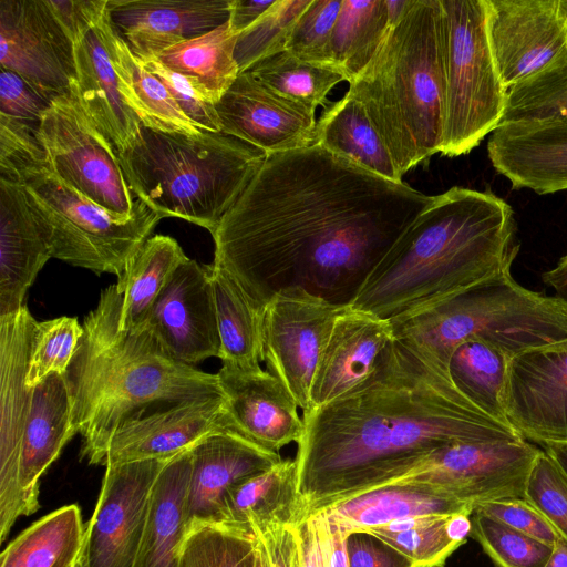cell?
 I'll list each match as a JSON object with an SVG mask.
<instances>
[{"label": "cell", "instance_id": "cell-1", "mask_svg": "<svg viewBox=\"0 0 567 567\" xmlns=\"http://www.w3.org/2000/svg\"><path fill=\"white\" fill-rule=\"evenodd\" d=\"M433 199L318 144L267 155L210 233L213 262L265 308L349 247L404 230Z\"/></svg>", "mask_w": 567, "mask_h": 567}, {"label": "cell", "instance_id": "cell-2", "mask_svg": "<svg viewBox=\"0 0 567 567\" xmlns=\"http://www.w3.org/2000/svg\"><path fill=\"white\" fill-rule=\"evenodd\" d=\"M302 420L295 461L303 517L442 446L524 440L475 406L446 367L398 339L365 382Z\"/></svg>", "mask_w": 567, "mask_h": 567}, {"label": "cell", "instance_id": "cell-3", "mask_svg": "<svg viewBox=\"0 0 567 567\" xmlns=\"http://www.w3.org/2000/svg\"><path fill=\"white\" fill-rule=\"evenodd\" d=\"M516 234L503 198L452 187L404 229L349 305L386 320L426 310L512 267Z\"/></svg>", "mask_w": 567, "mask_h": 567}, {"label": "cell", "instance_id": "cell-4", "mask_svg": "<svg viewBox=\"0 0 567 567\" xmlns=\"http://www.w3.org/2000/svg\"><path fill=\"white\" fill-rule=\"evenodd\" d=\"M121 309L116 285L103 289L64 373L81 455L90 464L124 421L151 404L223 394L217 374L175 360L145 330H122Z\"/></svg>", "mask_w": 567, "mask_h": 567}, {"label": "cell", "instance_id": "cell-5", "mask_svg": "<svg viewBox=\"0 0 567 567\" xmlns=\"http://www.w3.org/2000/svg\"><path fill=\"white\" fill-rule=\"evenodd\" d=\"M347 93L363 106L402 176L441 153L445 76L440 0H409Z\"/></svg>", "mask_w": 567, "mask_h": 567}, {"label": "cell", "instance_id": "cell-6", "mask_svg": "<svg viewBox=\"0 0 567 567\" xmlns=\"http://www.w3.org/2000/svg\"><path fill=\"white\" fill-rule=\"evenodd\" d=\"M134 196L165 217L212 233L258 173L267 154L223 132L190 136L141 125L116 152Z\"/></svg>", "mask_w": 567, "mask_h": 567}, {"label": "cell", "instance_id": "cell-7", "mask_svg": "<svg viewBox=\"0 0 567 567\" xmlns=\"http://www.w3.org/2000/svg\"><path fill=\"white\" fill-rule=\"evenodd\" d=\"M511 268L434 307L390 320L394 339L447 369L454 350L470 339L489 342L511 358L567 341V302L523 287Z\"/></svg>", "mask_w": 567, "mask_h": 567}, {"label": "cell", "instance_id": "cell-8", "mask_svg": "<svg viewBox=\"0 0 567 567\" xmlns=\"http://www.w3.org/2000/svg\"><path fill=\"white\" fill-rule=\"evenodd\" d=\"M17 182L44 226L52 257L95 274L120 277L163 219L145 204L132 218L118 219L48 166L28 168Z\"/></svg>", "mask_w": 567, "mask_h": 567}, {"label": "cell", "instance_id": "cell-9", "mask_svg": "<svg viewBox=\"0 0 567 567\" xmlns=\"http://www.w3.org/2000/svg\"><path fill=\"white\" fill-rule=\"evenodd\" d=\"M444 23L445 117L441 154L470 153L502 122L507 102L486 28L485 0H440Z\"/></svg>", "mask_w": 567, "mask_h": 567}, {"label": "cell", "instance_id": "cell-10", "mask_svg": "<svg viewBox=\"0 0 567 567\" xmlns=\"http://www.w3.org/2000/svg\"><path fill=\"white\" fill-rule=\"evenodd\" d=\"M37 136L48 167L66 185L122 220L141 209L144 203L130 189L115 148L85 112L74 81L43 113Z\"/></svg>", "mask_w": 567, "mask_h": 567}, {"label": "cell", "instance_id": "cell-11", "mask_svg": "<svg viewBox=\"0 0 567 567\" xmlns=\"http://www.w3.org/2000/svg\"><path fill=\"white\" fill-rule=\"evenodd\" d=\"M539 452L526 440L452 443L409 462L384 484H425L475 509L498 499L524 498Z\"/></svg>", "mask_w": 567, "mask_h": 567}, {"label": "cell", "instance_id": "cell-12", "mask_svg": "<svg viewBox=\"0 0 567 567\" xmlns=\"http://www.w3.org/2000/svg\"><path fill=\"white\" fill-rule=\"evenodd\" d=\"M344 306L301 287H288L277 291L264 308L262 361L302 413L310 408L311 383L320 354Z\"/></svg>", "mask_w": 567, "mask_h": 567}, {"label": "cell", "instance_id": "cell-13", "mask_svg": "<svg viewBox=\"0 0 567 567\" xmlns=\"http://www.w3.org/2000/svg\"><path fill=\"white\" fill-rule=\"evenodd\" d=\"M491 52L507 92L567 63V0H485Z\"/></svg>", "mask_w": 567, "mask_h": 567}, {"label": "cell", "instance_id": "cell-14", "mask_svg": "<svg viewBox=\"0 0 567 567\" xmlns=\"http://www.w3.org/2000/svg\"><path fill=\"white\" fill-rule=\"evenodd\" d=\"M171 458L105 466L99 499L85 527L83 567L134 566L153 486Z\"/></svg>", "mask_w": 567, "mask_h": 567}, {"label": "cell", "instance_id": "cell-15", "mask_svg": "<svg viewBox=\"0 0 567 567\" xmlns=\"http://www.w3.org/2000/svg\"><path fill=\"white\" fill-rule=\"evenodd\" d=\"M38 322L24 305L0 317V542L24 506L19 484L22 435L32 391L28 370Z\"/></svg>", "mask_w": 567, "mask_h": 567}, {"label": "cell", "instance_id": "cell-16", "mask_svg": "<svg viewBox=\"0 0 567 567\" xmlns=\"http://www.w3.org/2000/svg\"><path fill=\"white\" fill-rule=\"evenodd\" d=\"M0 69L52 100L75 80L74 44L47 0H0Z\"/></svg>", "mask_w": 567, "mask_h": 567}, {"label": "cell", "instance_id": "cell-17", "mask_svg": "<svg viewBox=\"0 0 567 567\" xmlns=\"http://www.w3.org/2000/svg\"><path fill=\"white\" fill-rule=\"evenodd\" d=\"M141 330L175 360L192 365L220 350L209 265L188 259L173 275Z\"/></svg>", "mask_w": 567, "mask_h": 567}, {"label": "cell", "instance_id": "cell-18", "mask_svg": "<svg viewBox=\"0 0 567 567\" xmlns=\"http://www.w3.org/2000/svg\"><path fill=\"white\" fill-rule=\"evenodd\" d=\"M505 410L524 440L567 443V341L511 358Z\"/></svg>", "mask_w": 567, "mask_h": 567}, {"label": "cell", "instance_id": "cell-19", "mask_svg": "<svg viewBox=\"0 0 567 567\" xmlns=\"http://www.w3.org/2000/svg\"><path fill=\"white\" fill-rule=\"evenodd\" d=\"M221 431L237 432L224 394L173 403L164 410L146 415L142 412L124 421L95 465L173 457L203 437Z\"/></svg>", "mask_w": 567, "mask_h": 567}, {"label": "cell", "instance_id": "cell-20", "mask_svg": "<svg viewBox=\"0 0 567 567\" xmlns=\"http://www.w3.org/2000/svg\"><path fill=\"white\" fill-rule=\"evenodd\" d=\"M215 109L223 133L267 155L316 143V111L276 93L248 71L238 74Z\"/></svg>", "mask_w": 567, "mask_h": 567}, {"label": "cell", "instance_id": "cell-21", "mask_svg": "<svg viewBox=\"0 0 567 567\" xmlns=\"http://www.w3.org/2000/svg\"><path fill=\"white\" fill-rule=\"evenodd\" d=\"M393 340L390 320L346 305L320 354L308 411L326 405L365 382Z\"/></svg>", "mask_w": 567, "mask_h": 567}, {"label": "cell", "instance_id": "cell-22", "mask_svg": "<svg viewBox=\"0 0 567 567\" xmlns=\"http://www.w3.org/2000/svg\"><path fill=\"white\" fill-rule=\"evenodd\" d=\"M231 0H107L115 32L138 60L200 37L229 19Z\"/></svg>", "mask_w": 567, "mask_h": 567}, {"label": "cell", "instance_id": "cell-23", "mask_svg": "<svg viewBox=\"0 0 567 567\" xmlns=\"http://www.w3.org/2000/svg\"><path fill=\"white\" fill-rule=\"evenodd\" d=\"M216 374L227 412L240 435L278 453L300 441L303 420L299 406L278 378L260 367L240 370L221 365Z\"/></svg>", "mask_w": 567, "mask_h": 567}, {"label": "cell", "instance_id": "cell-24", "mask_svg": "<svg viewBox=\"0 0 567 567\" xmlns=\"http://www.w3.org/2000/svg\"><path fill=\"white\" fill-rule=\"evenodd\" d=\"M190 453L185 533L198 524H216L233 486L282 460L278 452L262 449L235 431L212 433L195 443Z\"/></svg>", "mask_w": 567, "mask_h": 567}, {"label": "cell", "instance_id": "cell-25", "mask_svg": "<svg viewBox=\"0 0 567 567\" xmlns=\"http://www.w3.org/2000/svg\"><path fill=\"white\" fill-rule=\"evenodd\" d=\"M487 154L514 188L540 195L567 189V122L501 124L488 138Z\"/></svg>", "mask_w": 567, "mask_h": 567}, {"label": "cell", "instance_id": "cell-26", "mask_svg": "<svg viewBox=\"0 0 567 567\" xmlns=\"http://www.w3.org/2000/svg\"><path fill=\"white\" fill-rule=\"evenodd\" d=\"M50 258L48 234L22 185L0 178V317L24 306L29 288Z\"/></svg>", "mask_w": 567, "mask_h": 567}, {"label": "cell", "instance_id": "cell-27", "mask_svg": "<svg viewBox=\"0 0 567 567\" xmlns=\"http://www.w3.org/2000/svg\"><path fill=\"white\" fill-rule=\"evenodd\" d=\"M106 21L107 8L102 18L73 43L74 85L85 112L115 151L120 152L134 138L142 122L121 93L106 39Z\"/></svg>", "mask_w": 567, "mask_h": 567}, {"label": "cell", "instance_id": "cell-28", "mask_svg": "<svg viewBox=\"0 0 567 567\" xmlns=\"http://www.w3.org/2000/svg\"><path fill=\"white\" fill-rule=\"evenodd\" d=\"M64 374L50 373L33 388L19 464L24 516L39 508V483L64 445L75 435Z\"/></svg>", "mask_w": 567, "mask_h": 567}, {"label": "cell", "instance_id": "cell-29", "mask_svg": "<svg viewBox=\"0 0 567 567\" xmlns=\"http://www.w3.org/2000/svg\"><path fill=\"white\" fill-rule=\"evenodd\" d=\"M473 511L470 505L432 486L395 482L332 502L316 512L322 513L351 534L406 517Z\"/></svg>", "mask_w": 567, "mask_h": 567}, {"label": "cell", "instance_id": "cell-30", "mask_svg": "<svg viewBox=\"0 0 567 567\" xmlns=\"http://www.w3.org/2000/svg\"><path fill=\"white\" fill-rule=\"evenodd\" d=\"M303 518L295 458L251 475L226 494L216 524L254 534L271 527L296 525Z\"/></svg>", "mask_w": 567, "mask_h": 567}, {"label": "cell", "instance_id": "cell-31", "mask_svg": "<svg viewBox=\"0 0 567 567\" xmlns=\"http://www.w3.org/2000/svg\"><path fill=\"white\" fill-rule=\"evenodd\" d=\"M190 449L172 457L152 489L147 519L133 567H177L186 530Z\"/></svg>", "mask_w": 567, "mask_h": 567}, {"label": "cell", "instance_id": "cell-32", "mask_svg": "<svg viewBox=\"0 0 567 567\" xmlns=\"http://www.w3.org/2000/svg\"><path fill=\"white\" fill-rule=\"evenodd\" d=\"M315 144L380 176L402 182L401 173L363 106L348 93L323 107L317 120Z\"/></svg>", "mask_w": 567, "mask_h": 567}, {"label": "cell", "instance_id": "cell-33", "mask_svg": "<svg viewBox=\"0 0 567 567\" xmlns=\"http://www.w3.org/2000/svg\"><path fill=\"white\" fill-rule=\"evenodd\" d=\"M105 33L121 93L142 124L150 128L190 136L203 134L205 130L182 112L163 82L146 70L132 53L126 42L113 29L109 16Z\"/></svg>", "mask_w": 567, "mask_h": 567}, {"label": "cell", "instance_id": "cell-34", "mask_svg": "<svg viewBox=\"0 0 567 567\" xmlns=\"http://www.w3.org/2000/svg\"><path fill=\"white\" fill-rule=\"evenodd\" d=\"M188 259L179 244L166 235L151 236L141 246L115 284L122 296V330L142 329L158 296Z\"/></svg>", "mask_w": 567, "mask_h": 567}, {"label": "cell", "instance_id": "cell-35", "mask_svg": "<svg viewBox=\"0 0 567 567\" xmlns=\"http://www.w3.org/2000/svg\"><path fill=\"white\" fill-rule=\"evenodd\" d=\"M209 271L220 342L218 358L224 367L240 370L259 368L262 361L264 308L214 262L209 264Z\"/></svg>", "mask_w": 567, "mask_h": 567}, {"label": "cell", "instance_id": "cell-36", "mask_svg": "<svg viewBox=\"0 0 567 567\" xmlns=\"http://www.w3.org/2000/svg\"><path fill=\"white\" fill-rule=\"evenodd\" d=\"M237 38L227 21L153 58L188 79L197 92L215 105L239 74L234 58Z\"/></svg>", "mask_w": 567, "mask_h": 567}, {"label": "cell", "instance_id": "cell-37", "mask_svg": "<svg viewBox=\"0 0 567 567\" xmlns=\"http://www.w3.org/2000/svg\"><path fill=\"white\" fill-rule=\"evenodd\" d=\"M84 535L79 506L60 507L16 537L2 551L0 567H74Z\"/></svg>", "mask_w": 567, "mask_h": 567}, {"label": "cell", "instance_id": "cell-38", "mask_svg": "<svg viewBox=\"0 0 567 567\" xmlns=\"http://www.w3.org/2000/svg\"><path fill=\"white\" fill-rule=\"evenodd\" d=\"M509 360L496 346L470 339L454 350L449 361V372L460 391L486 415L508 426L505 394Z\"/></svg>", "mask_w": 567, "mask_h": 567}, {"label": "cell", "instance_id": "cell-39", "mask_svg": "<svg viewBox=\"0 0 567 567\" xmlns=\"http://www.w3.org/2000/svg\"><path fill=\"white\" fill-rule=\"evenodd\" d=\"M390 28L385 0H342L329 48L332 66L352 82L374 56Z\"/></svg>", "mask_w": 567, "mask_h": 567}, {"label": "cell", "instance_id": "cell-40", "mask_svg": "<svg viewBox=\"0 0 567 567\" xmlns=\"http://www.w3.org/2000/svg\"><path fill=\"white\" fill-rule=\"evenodd\" d=\"M248 72L276 93L315 111L319 105L327 106L328 93L346 81L337 70L300 60L288 51L257 63Z\"/></svg>", "mask_w": 567, "mask_h": 567}, {"label": "cell", "instance_id": "cell-41", "mask_svg": "<svg viewBox=\"0 0 567 567\" xmlns=\"http://www.w3.org/2000/svg\"><path fill=\"white\" fill-rule=\"evenodd\" d=\"M255 534L221 524H198L182 540L177 567H255Z\"/></svg>", "mask_w": 567, "mask_h": 567}, {"label": "cell", "instance_id": "cell-42", "mask_svg": "<svg viewBox=\"0 0 567 567\" xmlns=\"http://www.w3.org/2000/svg\"><path fill=\"white\" fill-rule=\"evenodd\" d=\"M567 122V63L513 86L501 124Z\"/></svg>", "mask_w": 567, "mask_h": 567}, {"label": "cell", "instance_id": "cell-43", "mask_svg": "<svg viewBox=\"0 0 567 567\" xmlns=\"http://www.w3.org/2000/svg\"><path fill=\"white\" fill-rule=\"evenodd\" d=\"M311 0H276L249 28L238 34L234 58L239 73L286 51L293 25Z\"/></svg>", "mask_w": 567, "mask_h": 567}, {"label": "cell", "instance_id": "cell-44", "mask_svg": "<svg viewBox=\"0 0 567 567\" xmlns=\"http://www.w3.org/2000/svg\"><path fill=\"white\" fill-rule=\"evenodd\" d=\"M473 537L497 567H544L553 547L474 511Z\"/></svg>", "mask_w": 567, "mask_h": 567}, {"label": "cell", "instance_id": "cell-45", "mask_svg": "<svg viewBox=\"0 0 567 567\" xmlns=\"http://www.w3.org/2000/svg\"><path fill=\"white\" fill-rule=\"evenodd\" d=\"M82 334L83 326L76 317L38 322L27 377L29 386L33 389L50 373L64 374Z\"/></svg>", "mask_w": 567, "mask_h": 567}, {"label": "cell", "instance_id": "cell-46", "mask_svg": "<svg viewBox=\"0 0 567 567\" xmlns=\"http://www.w3.org/2000/svg\"><path fill=\"white\" fill-rule=\"evenodd\" d=\"M450 515H437L415 528L399 532L369 530L386 543L415 567H444L446 559L462 545L453 540L446 528Z\"/></svg>", "mask_w": 567, "mask_h": 567}, {"label": "cell", "instance_id": "cell-47", "mask_svg": "<svg viewBox=\"0 0 567 567\" xmlns=\"http://www.w3.org/2000/svg\"><path fill=\"white\" fill-rule=\"evenodd\" d=\"M341 4L342 0H311L295 23L286 51L300 60L334 69L329 48Z\"/></svg>", "mask_w": 567, "mask_h": 567}, {"label": "cell", "instance_id": "cell-48", "mask_svg": "<svg viewBox=\"0 0 567 567\" xmlns=\"http://www.w3.org/2000/svg\"><path fill=\"white\" fill-rule=\"evenodd\" d=\"M524 498L567 540V474L544 450L528 474Z\"/></svg>", "mask_w": 567, "mask_h": 567}, {"label": "cell", "instance_id": "cell-49", "mask_svg": "<svg viewBox=\"0 0 567 567\" xmlns=\"http://www.w3.org/2000/svg\"><path fill=\"white\" fill-rule=\"evenodd\" d=\"M37 131L24 122L0 114V178L17 182L21 172L48 166Z\"/></svg>", "mask_w": 567, "mask_h": 567}, {"label": "cell", "instance_id": "cell-50", "mask_svg": "<svg viewBox=\"0 0 567 567\" xmlns=\"http://www.w3.org/2000/svg\"><path fill=\"white\" fill-rule=\"evenodd\" d=\"M140 62L163 82L178 107L194 124L205 131L221 132L215 105L207 102L188 79L166 68L155 58Z\"/></svg>", "mask_w": 567, "mask_h": 567}, {"label": "cell", "instance_id": "cell-51", "mask_svg": "<svg viewBox=\"0 0 567 567\" xmlns=\"http://www.w3.org/2000/svg\"><path fill=\"white\" fill-rule=\"evenodd\" d=\"M53 100L16 72L0 69V114L38 130Z\"/></svg>", "mask_w": 567, "mask_h": 567}, {"label": "cell", "instance_id": "cell-52", "mask_svg": "<svg viewBox=\"0 0 567 567\" xmlns=\"http://www.w3.org/2000/svg\"><path fill=\"white\" fill-rule=\"evenodd\" d=\"M474 511L483 513L550 547L555 545L559 537L549 522L523 497L485 503Z\"/></svg>", "mask_w": 567, "mask_h": 567}, {"label": "cell", "instance_id": "cell-53", "mask_svg": "<svg viewBox=\"0 0 567 567\" xmlns=\"http://www.w3.org/2000/svg\"><path fill=\"white\" fill-rule=\"evenodd\" d=\"M347 549L350 567H415L396 549L365 532L351 533Z\"/></svg>", "mask_w": 567, "mask_h": 567}, {"label": "cell", "instance_id": "cell-54", "mask_svg": "<svg viewBox=\"0 0 567 567\" xmlns=\"http://www.w3.org/2000/svg\"><path fill=\"white\" fill-rule=\"evenodd\" d=\"M47 3L73 43L102 18L107 8V0H47Z\"/></svg>", "mask_w": 567, "mask_h": 567}, {"label": "cell", "instance_id": "cell-55", "mask_svg": "<svg viewBox=\"0 0 567 567\" xmlns=\"http://www.w3.org/2000/svg\"><path fill=\"white\" fill-rule=\"evenodd\" d=\"M260 540L269 567H299L295 525L254 530Z\"/></svg>", "mask_w": 567, "mask_h": 567}, {"label": "cell", "instance_id": "cell-56", "mask_svg": "<svg viewBox=\"0 0 567 567\" xmlns=\"http://www.w3.org/2000/svg\"><path fill=\"white\" fill-rule=\"evenodd\" d=\"M299 567H326L318 515L305 516L295 525Z\"/></svg>", "mask_w": 567, "mask_h": 567}, {"label": "cell", "instance_id": "cell-57", "mask_svg": "<svg viewBox=\"0 0 567 567\" xmlns=\"http://www.w3.org/2000/svg\"><path fill=\"white\" fill-rule=\"evenodd\" d=\"M312 514V513H311ZM319 518L326 567H350L347 549L349 533L336 522L316 512Z\"/></svg>", "mask_w": 567, "mask_h": 567}, {"label": "cell", "instance_id": "cell-58", "mask_svg": "<svg viewBox=\"0 0 567 567\" xmlns=\"http://www.w3.org/2000/svg\"><path fill=\"white\" fill-rule=\"evenodd\" d=\"M276 0H231L228 23L230 29L240 34L256 22Z\"/></svg>", "mask_w": 567, "mask_h": 567}, {"label": "cell", "instance_id": "cell-59", "mask_svg": "<svg viewBox=\"0 0 567 567\" xmlns=\"http://www.w3.org/2000/svg\"><path fill=\"white\" fill-rule=\"evenodd\" d=\"M542 280L555 291L567 287V255L561 257L554 268L543 272Z\"/></svg>", "mask_w": 567, "mask_h": 567}, {"label": "cell", "instance_id": "cell-60", "mask_svg": "<svg viewBox=\"0 0 567 567\" xmlns=\"http://www.w3.org/2000/svg\"><path fill=\"white\" fill-rule=\"evenodd\" d=\"M544 567H567V540L558 537Z\"/></svg>", "mask_w": 567, "mask_h": 567}, {"label": "cell", "instance_id": "cell-61", "mask_svg": "<svg viewBox=\"0 0 567 567\" xmlns=\"http://www.w3.org/2000/svg\"><path fill=\"white\" fill-rule=\"evenodd\" d=\"M544 451L563 468L567 474V443H548L543 445Z\"/></svg>", "mask_w": 567, "mask_h": 567}, {"label": "cell", "instance_id": "cell-62", "mask_svg": "<svg viewBox=\"0 0 567 567\" xmlns=\"http://www.w3.org/2000/svg\"><path fill=\"white\" fill-rule=\"evenodd\" d=\"M255 567H269L265 549L258 538Z\"/></svg>", "mask_w": 567, "mask_h": 567}, {"label": "cell", "instance_id": "cell-63", "mask_svg": "<svg viewBox=\"0 0 567 567\" xmlns=\"http://www.w3.org/2000/svg\"><path fill=\"white\" fill-rule=\"evenodd\" d=\"M555 295L563 298L567 302V287L556 290Z\"/></svg>", "mask_w": 567, "mask_h": 567}, {"label": "cell", "instance_id": "cell-64", "mask_svg": "<svg viewBox=\"0 0 567 567\" xmlns=\"http://www.w3.org/2000/svg\"><path fill=\"white\" fill-rule=\"evenodd\" d=\"M74 567H83L82 554H81L79 560L76 561V564L74 565Z\"/></svg>", "mask_w": 567, "mask_h": 567}]
</instances>
